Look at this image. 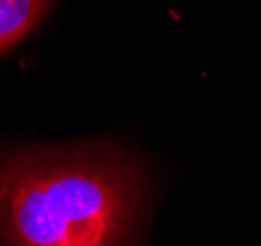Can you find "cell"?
Wrapping results in <instances>:
<instances>
[{
	"label": "cell",
	"mask_w": 261,
	"mask_h": 246,
	"mask_svg": "<svg viewBox=\"0 0 261 246\" xmlns=\"http://www.w3.org/2000/svg\"><path fill=\"white\" fill-rule=\"evenodd\" d=\"M139 161L101 145L0 150V246H130L144 215Z\"/></svg>",
	"instance_id": "6da1fadb"
},
{
	"label": "cell",
	"mask_w": 261,
	"mask_h": 246,
	"mask_svg": "<svg viewBox=\"0 0 261 246\" xmlns=\"http://www.w3.org/2000/svg\"><path fill=\"white\" fill-rule=\"evenodd\" d=\"M51 0H0V53L10 51L43 20Z\"/></svg>",
	"instance_id": "7a4b0ae2"
}]
</instances>
